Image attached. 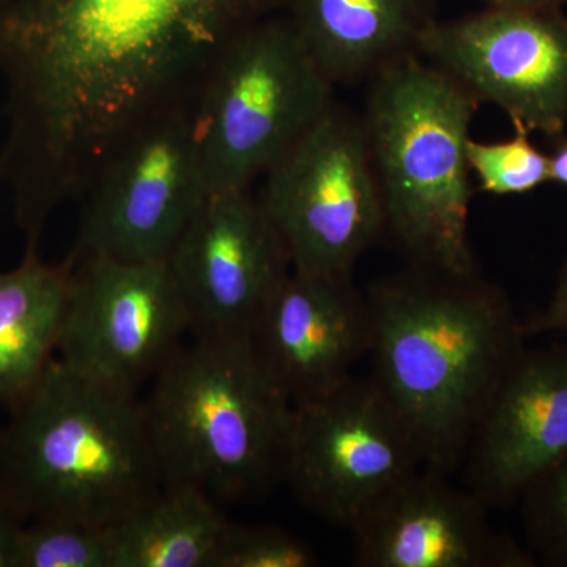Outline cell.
Masks as SVG:
<instances>
[{
	"mask_svg": "<svg viewBox=\"0 0 567 567\" xmlns=\"http://www.w3.org/2000/svg\"><path fill=\"white\" fill-rule=\"evenodd\" d=\"M275 0H18L0 11L9 137L0 182L28 249L104 159L194 106L224 50Z\"/></svg>",
	"mask_w": 567,
	"mask_h": 567,
	"instance_id": "obj_1",
	"label": "cell"
},
{
	"mask_svg": "<svg viewBox=\"0 0 567 567\" xmlns=\"http://www.w3.org/2000/svg\"><path fill=\"white\" fill-rule=\"evenodd\" d=\"M374 382L412 431L423 465L464 462L484 405L525 346L506 295L473 276L417 268L372 287Z\"/></svg>",
	"mask_w": 567,
	"mask_h": 567,
	"instance_id": "obj_2",
	"label": "cell"
},
{
	"mask_svg": "<svg viewBox=\"0 0 567 567\" xmlns=\"http://www.w3.org/2000/svg\"><path fill=\"white\" fill-rule=\"evenodd\" d=\"M0 425V495L25 522L110 528L164 486L141 395L55 358Z\"/></svg>",
	"mask_w": 567,
	"mask_h": 567,
	"instance_id": "obj_3",
	"label": "cell"
},
{
	"mask_svg": "<svg viewBox=\"0 0 567 567\" xmlns=\"http://www.w3.org/2000/svg\"><path fill=\"white\" fill-rule=\"evenodd\" d=\"M142 404L164 484L241 503L284 481L293 404L248 338L193 336L153 377Z\"/></svg>",
	"mask_w": 567,
	"mask_h": 567,
	"instance_id": "obj_4",
	"label": "cell"
},
{
	"mask_svg": "<svg viewBox=\"0 0 567 567\" xmlns=\"http://www.w3.org/2000/svg\"><path fill=\"white\" fill-rule=\"evenodd\" d=\"M377 74L363 126L385 227L417 267L473 276L466 145L480 103L442 70L412 54Z\"/></svg>",
	"mask_w": 567,
	"mask_h": 567,
	"instance_id": "obj_5",
	"label": "cell"
},
{
	"mask_svg": "<svg viewBox=\"0 0 567 567\" xmlns=\"http://www.w3.org/2000/svg\"><path fill=\"white\" fill-rule=\"evenodd\" d=\"M292 22L257 21L224 50L194 107L208 193L245 192L333 106Z\"/></svg>",
	"mask_w": 567,
	"mask_h": 567,
	"instance_id": "obj_6",
	"label": "cell"
},
{
	"mask_svg": "<svg viewBox=\"0 0 567 567\" xmlns=\"http://www.w3.org/2000/svg\"><path fill=\"white\" fill-rule=\"evenodd\" d=\"M257 197L292 270L352 276L385 229L364 126L334 106L265 173Z\"/></svg>",
	"mask_w": 567,
	"mask_h": 567,
	"instance_id": "obj_7",
	"label": "cell"
},
{
	"mask_svg": "<svg viewBox=\"0 0 567 567\" xmlns=\"http://www.w3.org/2000/svg\"><path fill=\"white\" fill-rule=\"evenodd\" d=\"M194 106L158 115L110 153L82 197L69 262L167 259L207 199Z\"/></svg>",
	"mask_w": 567,
	"mask_h": 567,
	"instance_id": "obj_8",
	"label": "cell"
},
{
	"mask_svg": "<svg viewBox=\"0 0 567 567\" xmlns=\"http://www.w3.org/2000/svg\"><path fill=\"white\" fill-rule=\"evenodd\" d=\"M421 466L412 431L372 377L293 405L284 481L328 525L352 528Z\"/></svg>",
	"mask_w": 567,
	"mask_h": 567,
	"instance_id": "obj_9",
	"label": "cell"
},
{
	"mask_svg": "<svg viewBox=\"0 0 567 567\" xmlns=\"http://www.w3.org/2000/svg\"><path fill=\"white\" fill-rule=\"evenodd\" d=\"M69 264L58 360L78 374L140 394L192 334L169 262L87 257Z\"/></svg>",
	"mask_w": 567,
	"mask_h": 567,
	"instance_id": "obj_10",
	"label": "cell"
},
{
	"mask_svg": "<svg viewBox=\"0 0 567 567\" xmlns=\"http://www.w3.org/2000/svg\"><path fill=\"white\" fill-rule=\"evenodd\" d=\"M416 51L477 103L506 112L514 128L548 137L565 133V9L486 7L461 20L431 21Z\"/></svg>",
	"mask_w": 567,
	"mask_h": 567,
	"instance_id": "obj_11",
	"label": "cell"
},
{
	"mask_svg": "<svg viewBox=\"0 0 567 567\" xmlns=\"http://www.w3.org/2000/svg\"><path fill=\"white\" fill-rule=\"evenodd\" d=\"M167 262L196 338H248L292 270L249 189L208 194Z\"/></svg>",
	"mask_w": 567,
	"mask_h": 567,
	"instance_id": "obj_12",
	"label": "cell"
},
{
	"mask_svg": "<svg viewBox=\"0 0 567 567\" xmlns=\"http://www.w3.org/2000/svg\"><path fill=\"white\" fill-rule=\"evenodd\" d=\"M491 507L447 475L421 466L350 528L361 567H536L527 546L503 535Z\"/></svg>",
	"mask_w": 567,
	"mask_h": 567,
	"instance_id": "obj_13",
	"label": "cell"
},
{
	"mask_svg": "<svg viewBox=\"0 0 567 567\" xmlns=\"http://www.w3.org/2000/svg\"><path fill=\"white\" fill-rule=\"evenodd\" d=\"M567 456V341L528 350L502 377L477 417L464 486L506 507Z\"/></svg>",
	"mask_w": 567,
	"mask_h": 567,
	"instance_id": "obj_14",
	"label": "cell"
},
{
	"mask_svg": "<svg viewBox=\"0 0 567 567\" xmlns=\"http://www.w3.org/2000/svg\"><path fill=\"white\" fill-rule=\"evenodd\" d=\"M249 342L292 404L347 382L374 342L368 295L352 276L290 270L257 317Z\"/></svg>",
	"mask_w": 567,
	"mask_h": 567,
	"instance_id": "obj_15",
	"label": "cell"
},
{
	"mask_svg": "<svg viewBox=\"0 0 567 567\" xmlns=\"http://www.w3.org/2000/svg\"><path fill=\"white\" fill-rule=\"evenodd\" d=\"M289 21L331 82L379 73L416 50L425 0H290Z\"/></svg>",
	"mask_w": 567,
	"mask_h": 567,
	"instance_id": "obj_16",
	"label": "cell"
},
{
	"mask_svg": "<svg viewBox=\"0 0 567 567\" xmlns=\"http://www.w3.org/2000/svg\"><path fill=\"white\" fill-rule=\"evenodd\" d=\"M69 262L48 265L25 249L0 274V409L21 401L58 358L71 286Z\"/></svg>",
	"mask_w": 567,
	"mask_h": 567,
	"instance_id": "obj_17",
	"label": "cell"
},
{
	"mask_svg": "<svg viewBox=\"0 0 567 567\" xmlns=\"http://www.w3.org/2000/svg\"><path fill=\"white\" fill-rule=\"evenodd\" d=\"M233 522L188 484H164L107 528L111 567H218Z\"/></svg>",
	"mask_w": 567,
	"mask_h": 567,
	"instance_id": "obj_18",
	"label": "cell"
},
{
	"mask_svg": "<svg viewBox=\"0 0 567 567\" xmlns=\"http://www.w3.org/2000/svg\"><path fill=\"white\" fill-rule=\"evenodd\" d=\"M17 567H111L107 528L71 518L28 522Z\"/></svg>",
	"mask_w": 567,
	"mask_h": 567,
	"instance_id": "obj_19",
	"label": "cell"
},
{
	"mask_svg": "<svg viewBox=\"0 0 567 567\" xmlns=\"http://www.w3.org/2000/svg\"><path fill=\"white\" fill-rule=\"evenodd\" d=\"M527 132L516 130L511 140L477 142L470 140L466 159L481 189L496 196L535 192L548 178V156L537 151Z\"/></svg>",
	"mask_w": 567,
	"mask_h": 567,
	"instance_id": "obj_20",
	"label": "cell"
},
{
	"mask_svg": "<svg viewBox=\"0 0 567 567\" xmlns=\"http://www.w3.org/2000/svg\"><path fill=\"white\" fill-rule=\"evenodd\" d=\"M527 547L537 565L567 567V456L522 495Z\"/></svg>",
	"mask_w": 567,
	"mask_h": 567,
	"instance_id": "obj_21",
	"label": "cell"
},
{
	"mask_svg": "<svg viewBox=\"0 0 567 567\" xmlns=\"http://www.w3.org/2000/svg\"><path fill=\"white\" fill-rule=\"evenodd\" d=\"M316 555L300 539L274 527L233 524L218 567H312Z\"/></svg>",
	"mask_w": 567,
	"mask_h": 567,
	"instance_id": "obj_22",
	"label": "cell"
},
{
	"mask_svg": "<svg viewBox=\"0 0 567 567\" xmlns=\"http://www.w3.org/2000/svg\"><path fill=\"white\" fill-rule=\"evenodd\" d=\"M525 334H559L567 341V259L559 271L557 287L543 311L524 320Z\"/></svg>",
	"mask_w": 567,
	"mask_h": 567,
	"instance_id": "obj_23",
	"label": "cell"
},
{
	"mask_svg": "<svg viewBox=\"0 0 567 567\" xmlns=\"http://www.w3.org/2000/svg\"><path fill=\"white\" fill-rule=\"evenodd\" d=\"M28 522L0 495V567H17L18 547Z\"/></svg>",
	"mask_w": 567,
	"mask_h": 567,
	"instance_id": "obj_24",
	"label": "cell"
},
{
	"mask_svg": "<svg viewBox=\"0 0 567 567\" xmlns=\"http://www.w3.org/2000/svg\"><path fill=\"white\" fill-rule=\"evenodd\" d=\"M486 7H517V9H565L567 0H483Z\"/></svg>",
	"mask_w": 567,
	"mask_h": 567,
	"instance_id": "obj_25",
	"label": "cell"
},
{
	"mask_svg": "<svg viewBox=\"0 0 567 567\" xmlns=\"http://www.w3.org/2000/svg\"><path fill=\"white\" fill-rule=\"evenodd\" d=\"M548 178L558 185L567 186V142L559 145L554 155L548 156Z\"/></svg>",
	"mask_w": 567,
	"mask_h": 567,
	"instance_id": "obj_26",
	"label": "cell"
}]
</instances>
